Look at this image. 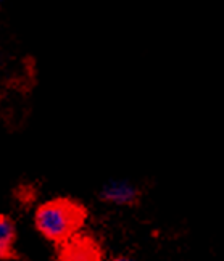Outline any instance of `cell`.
Instances as JSON below:
<instances>
[{
	"label": "cell",
	"instance_id": "1",
	"mask_svg": "<svg viewBox=\"0 0 224 261\" xmlns=\"http://www.w3.org/2000/svg\"><path fill=\"white\" fill-rule=\"evenodd\" d=\"M34 221L37 230L45 239L52 242H63L83 224L84 210L71 200L57 198L40 205Z\"/></svg>",
	"mask_w": 224,
	"mask_h": 261
},
{
	"label": "cell",
	"instance_id": "2",
	"mask_svg": "<svg viewBox=\"0 0 224 261\" xmlns=\"http://www.w3.org/2000/svg\"><path fill=\"white\" fill-rule=\"evenodd\" d=\"M100 197L113 205H132L139 198V190L129 182H110L104 187Z\"/></svg>",
	"mask_w": 224,
	"mask_h": 261
},
{
	"label": "cell",
	"instance_id": "3",
	"mask_svg": "<svg viewBox=\"0 0 224 261\" xmlns=\"http://www.w3.org/2000/svg\"><path fill=\"white\" fill-rule=\"evenodd\" d=\"M15 239L16 230L13 221L8 216L0 215V258H8L13 255Z\"/></svg>",
	"mask_w": 224,
	"mask_h": 261
},
{
	"label": "cell",
	"instance_id": "4",
	"mask_svg": "<svg viewBox=\"0 0 224 261\" xmlns=\"http://www.w3.org/2000/svg\"><path fill=\"white\" fill-rule=\"evenodd\" d=\"M111 261H132V259L125 258V256H119V258H115V259H111Z\"/></svg>",
	"mask_w": 224,
	"mask_h": 261
}]
</instances>
